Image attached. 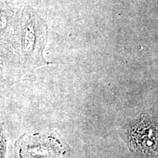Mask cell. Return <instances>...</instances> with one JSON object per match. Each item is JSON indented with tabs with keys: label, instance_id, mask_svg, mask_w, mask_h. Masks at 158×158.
<instances>
[{
	"label": "cell",
	"instance_id": "1",
	"mask_svg": "<svg viewBox=\"0 0 158 158\" xmlns=\"http://www.w3.org/2000/svg\"><path fill=\"white\" fill-rule=\"evenodd\" d=\"M131 141L137 151L143 154L154 152L157 145L155 127L146 122L136 124L130 133Z\"/></svg>",
	"mask_w": 158,
	"mask_h": 158
},
{
	"label": "cell",
	"instance_id": "2",
	"mask_svg": "<svg viewBox=\"0 0 158 158\" xmlns=\"http://www.w3.org/2000/svg\"><path fill=\"white\" fill-rule=\"evenodd\" d=\"M157 5H158V0H157Z\"/></svg>",
	"mask_w": 158,
	"mask_h": 158
}]
</instances>
